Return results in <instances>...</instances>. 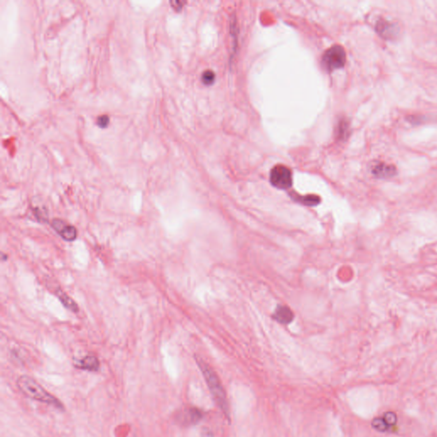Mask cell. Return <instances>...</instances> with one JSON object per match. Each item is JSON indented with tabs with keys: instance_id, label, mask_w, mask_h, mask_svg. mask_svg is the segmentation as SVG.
Segmentation results:
<instances>
[{
	"instance_id": "obj_1",
	"label": "cell",
	"mask_w": 437,
	"mask_h": 437,
	"mask_svg": "<svg viewBox=\"0 0 437 437\" xmlns=\"http://www.w3.org/2000/svg\"><path fill=\"white\" fill-rule=\"evenodd\" d=\"M198 367H200L202 372L204 374V378L207 383V387L209 389L211 394L214 398L215 403L220 407V410L223 412L224 415L230 419V409L228 406L227 394L225 392L223 386L221 384L217 373L213 370V368L204 362L200 358L196 357Z\"/></svg>"
},
{
	"instance_id": "obj_2",
	"label": "cell",
	"mask_w": 437,
	"mask_h": 437,
	"mask_svg": "<svg viewBox=\"0 0 437 437\" xmlns=\"http://www.w3.org/2000/svg\"><path fill=\"white\" fill-rule=\"evenodd\" d=\"M17 385L18 389L27 397L32 400L48 404L57 407L58 409H64V406L57 398L55 397L49 392H47L37 381L28 376H21L17 379Z\"/></svg>"
},
{
	"instance_id": "obj_3",
	"label": "cell",
	"mask_w": 437,
	"mask_h": 437,
	"mask_svg": "<svg viewBox=\"0 0 437 437\" xmlns=\"http://www.w3.org/2000/svg\"><path fill=\"white\" fill-rule=\"evenodd\" d=\"M346 63V52L344 47L333 46L329 48L322 57V64L326 70L332 71L344 67Z\"/></svg>"
},
{
	"instance_id": "obj_4",
	"label": "cell",
	"mask_w": 437,
	"mask_h": 437,
	"mask_svg": "<svg viewBox=\"0 0 437 437\" xmlns=\"http://www.w3.org/2000/svg\"><path fill=\"white\" fill-rule=\"evenodd\" d=\"M292 173L291 169L284 165H277L270 173V182L274 187L286 190L292 185Z\"/></svg>"
},
{
	"instance_id": "obj_5",
	"label": "cell",
	"mask_w": 437,
	"mask_h": 437,
	"mask_svg": "<svg viewBox=\"0 0 437 437\" xmlns=\"http://www.w3.org/2000/svg\"><path fill=\"white\" fill-rule=\"evenodd\" d=\"M203 417H204L203 411L196 407H188L180 411L175 418L178 424L184 427H190L198 424Z\"/></svg>"
},
{
	"instance_id": "obj_6",
	"label": "cell",
	"mask_w": 437,
	"mask_h": 437,
	"mask_svg": "<svg viewBox=\"0 0 437 437\" xmlns=\"http://www.w3.org/2000/svg\"><path fill=\"white\" fill-rule=\"evenodd\" d=\"M50 226L54 230L60 235L64 240L67 242H73L76 239L77 230L75 227L61 219H53L50 222Z\"/></svg>"
},
{
	"instance_id": "obj_7",
	"label": "cell",
	"mask_w": 437,
	"mask_h": 437,
	"mask_svg": "<svg viewBox=\"0 0 437 437\" xmlns=\"http://www.w3.org/2000/svg\"><path fill=\"white\" fill-rule=\"evenodd\" d=\"M74 367L80 370L97 371L100 367V363L97 356L90 354L81 359L80 361H77Z\"/></svg>"
},
{
	"instance_id": "obj_8",
	"label": "cell",
	"mask_w": 437,
	"mask_h": 437,
	"mask_svg": "<svg viewBox=\"0 0 437 437\" xmlns=\"http://www.w3.org/2000/svg\"><path fill=\"white\" fill-rule=\"evenodd\" d=\"M274 319L280 324H290L293 321V312L286 306H278L274 312Z\"/></svg>"
},
{
	"instance_id": "obj_9",
	"label": "cell",
	"mask_w": 437,
	"mask_h": 437,
	"mask_svg": "<svg viewBox=\"0 0 437 437\" xmlns=\"http://www.w3.org/2000/svg\"><path fill=\"white\" fill-rule=\"evenodd\" d=\"M372 173L377 178H391L396 173V168L393 165L386 163H377L372 168Z\"/></svg>"
},
{
	"instance_id": "obj_10",
	"label": "cell",
	"mask_w": 437,
	"mask_h": 437,
	"mask_svg": "<svg viewBox=\"0 0 437 437\" xmlns=\"http://www.w3.org/2000/svg\"><path fill=\"white\" fill-rule=\"evenodd\" d=\"M55 294H56L57 298L60 300L61 302L64 305V307L68 308V309H69L73 313H78L79 312V307H78L76 302L70 297H69L67 294L60 290V289L57 290Z\"/></svg>"
},
{
	"instance_id": "obj_11",
	"label": "cell",
	"mask_w": 437,
	"mask_h": 437,
	"mask_svg": "<svg viewBox=\"0 0 437 437\" xmlns=\"http://www.w3.org/2000/svg\"><path fill=\"white\" fill-rule=\"evenodd\" d=\"M376 29H377L378 34L384 38H387V39H390L392 35L395 34V26L388 23L387 21H378Z\"/></svg>"
},
{
	"instance_id": "obj_12",
	"label": "cell",
	"mask_w": 437,
	"mask_h": 437,
	"mask_svg": "<svg viewBox=\"0 0 437 437\" xmlns=\"http://www.w3.org/2000/svg\"><path fill=\"white\" fill-rule=\"evenodd\" d=\"M294 199L297 201L298 203L307 205V206H315L321 203V197L315 196V195H307L305 197H301V196H298L297 194Z\"/></svg>"
},
{
	"instance_id": "obj_13",
	"label": "cell",
	"mask_w": 437,
	"mask_h": 437,
	"mask_svg": "<svg viewBox=\"0 0 437 437\" xmlns=\"http://www.w3.org/2000/svg\"><path fill=\"white\" fill-rule=\"evenodd\" d=\"M372 427L376 429L377 431L384 432V431H387L390 426L386 424V422L384 421L383 417H377L372 421Z\"/></svg>"
},
{
	"instance_id": "obj_14",
	"label": "cell",
	"mask_w": 437,
	"mask_h": 437,
	"mask_svg": "<svg viewBox=\"0 0 437 437\" xmlns=\"http://www.w3.org/2000/svg\"><path fill=\"white\" fill-rule=\"evenodd\" d=\"M214 79H215V74L214 72L211 70L205 71L203 75H202V81L204 85H211L214 83Z\"/></svg>"
},
{
	"instance_id": "obj_15",
	"label": "cell",
	"mask_w": 437,
	"mask_h": 437,
	"mask_svg": "<svg viewBox=\"0 0 437 437\" xmlns=\"http://www.w3.org/2000/svg\"><path fill=\"white\" fill-rule=\"evenodd\" d=\"M383 418H384V421L386 422V424L389 426L394 425V424H396V421H397L396 415L394 413H391V412H389V413H386V414H384Z\"/></svg>"
},
{
	"instance_id": "obj_16",
	"label": "cell",
	"mask_w": 437,
	"mask_h": 437,
	"mask_svg": "<svg viewBox=\"0 0 437 437\" xmlns=\"http://www.w3.org/2000/svg\"><path fill=\"white\" fill-rule=\"evenodd\" d=\"M34 213L35 217H36L38 220H40V221H45V222H46V212H43V209H42V208L40 209V207H35V209L34 210Z\"/></svg>"
},
{
	"instance_id": "obj_17",
	"label": "cell",
	"mask_w": 437,
	"mask_h": 437,
	"mask_svg": "<svg viewBox=\"0 0 437 437\" xmlns=\"http://www.w3.org/2000/svg\"><path fill=\"white\" fill-rule=\"evenodd\" d=\"M109 123H110V118L108 115H101L97 118V125L101 128L107 127Z\"/></svg>"
}]
</instances>
